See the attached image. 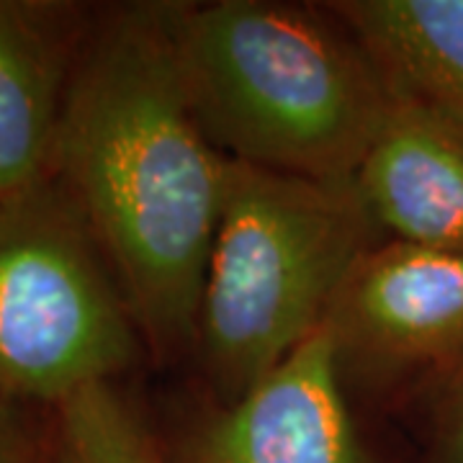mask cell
Returning a JSON list of instances; mask_svg holds the SVG:
<instances>
[{
    "mask_svg": "<svg viewBox=\"0 0 463 463\" xmlns=\"http://www.w3.org/2000/svg\"><path fill=\"white\" fill-rule=\"evenodd\" d=\"M57 183L90 227L145 350H194L230 160L188 100L170 3L93 11L67 100Z\"/></svg>",
    "mask_w": 463,
    "mask_h": 463,
    "instance_id": "6da1fadb",
    "label": "cell"
},
{
    "mask_svg": "<svg viewBox=\"0 0 463 463\" xmlns=\"http://www.w3.org/2000/svg\"><path fill=\"white\" fill-rule=\"evenodd\" d=\"M170 29L194 114L227 160L319 183L355 181L392 93L330 8L170 3Z\"/></svg>",
    "mask_w": 463,
    "mask_h": 463,
    "instance_id": "7a4b0ae2",
    "label": "cell"
},
{
    "mask_svg": "<svg viewBox=\"0 0 463 463\" xmlns=\"http://www.w3.org/2000/svg\"><path fill=\"white\" fill-rule=\"evenodd\" d=\"M381 234L353 183L230 160L194 353L216 407L245 397L315 335Z\"/></svg>",
    "mask_w": 463,
    "mask_h": 463,
    "instance_id": "3957f363",
    "label": "cell"
},
{
    "mask_svg": "<svg viewBox=\"0 0 463 463\" xmlns=\"http://www.w3.org/2000/svg\"><path fill=\"white\" fill-rule=\"evenodd\" d=\"M147 353L80 209L57 178L0 203V399L57 407Z\"/></svg>",
    "mask_w": 463,
    "mask_h": 463,
    "instance_id": "277c9868",
    "label": "cell"
},
{
    "mask_svg": "<svg viewBox=\"0 0 463 463\" xmlns=\"http://www.w3.org/2000/svg\"><path fill=\"white\" fill-rule=\"evenodd\" d=\"M325 330L343 381L373 386L443 371L463 350V252L373 245L347 273Z\"/></svg>",
    "mask_w": 463,
    "mask_h": 463,
    "instance_id": "5b68a950",
    "label": "cell"
},
{
    "mask_svg": "<svg viewBox=\"0 0 463 463\" xmlns=\"http://www.w3.org/2000/svg\"><path fill=\"white\" fill-rule=\"evenodd\" d=\"M183 463H373L325 325L245 397L216 407Z\"/></svg>",
    "mask_w": 463,
    "mask_h": 463,
    "instance_id": "8992f818",
    "label": "cell"
},
{
    "mask_svg": "<svg viewBox=\"0 0 463 463\" xmlns=\"http://www.w3.org/2000/svg\"><path fill=\"white\" fill-rule=\"evenodd\" d=\"M90 21L80 3L0 0V203L54 181Z\"/></svg>",
    "mask_w": 463,
    "mask_h": 463,
    "instance_id": "52a82bcc",
    "label": "cell"
},
{
    "mask_svg": "<svg viewBox=\"0 0 463 463\" xmlns=\"http://www.w3.org/2000/svg\"><path fill=\"white\" fill-rule=\"evenodd\" d=\"M355 188L392 240L463 252V132L443 118L392 96Z\"/></svg>",
    "mask_w": 463,
    "mask_h": 463,
    "instance_id": "ba28073f",
    "label": "cell"
},
{
    "mask_svg": "<svg viewBox=\"0 0 463 463\" xmlns=\"http://www.w3.org/2000/svg\"><path fill=\"white\" fill-rule=\"evenodd\" d=\"M394 99L463 132V0L327 3Z\"/></svg>",
    "mask_w": 463,
    "mask_h": 463,
    "instance_id": "9c48e42d",
    "label": "cell"
},
{
    "mask_svg": "<svg viewBox=\"0 0 463 463\" xmlns=\"http://www.w3.org/2000/svg\"><path fill=\"white\" fill-rule=\"evenodd\" d=\"M54 463H167L165 450L118 381L52 407Z\"/></svg>",
    "mask_w": 463,
    "mask_h": 463,
    "instance_id": "30bf717a",
    "label": "cell"
},
{
    "mask_svg": "<svg viewBox=\"0 0 463 463\" xmlns=\"http://www.w3.org/2000/svg\"><path fill=\"white\" fill-rule=\"evenodd\" d=\"M0 463H54L52 407L0 399Z\"/></svg>",
    "mask_w": 463,
    "mask_h": 463,
    "instance_id": "8fae6325",
    "label": "cell"
},
{
    "mask_svg": "<svg viewBox=\"0 0 463 463\" xmlns=\"http://www.w3.org/2000/svg\"><path fill=\"white\" fill-rule=\"evenodd\" d=\"M438 373H443L435 397L438 456L440 463H463V350Z\"/></svg>",
    "mask_w": 463,
    "mask_h": 463,
    "instance_id": "7c38bea8",
    "label": "cell"
}]
</instances>
